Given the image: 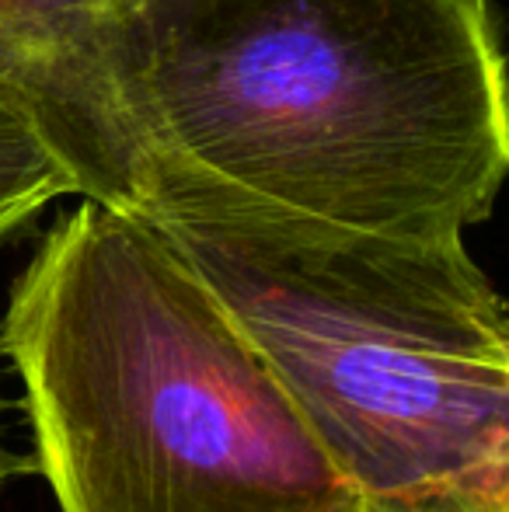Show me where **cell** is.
Returning <instances> with one entry per match:
<instances>
[{"label": "cell", "mask_w": 509, "mask_h": 512, "mask_svg": "<svg viewBox=\"0 0 509 512\" xmlns=\"http://www.w3.org/2000/svg\"><path fill=\"white\" fill-rule=\"evenodd\" d=\"M0 411H4V401H0ZM35 464H28L25 457H18V453H11L4 446V429H0V488L7 485V478H14V474L21 471H32Z\"/></svg>", "instance_id": "6"}, {"label": "cell", "mask_w": 509, "mask_h": 512, "mask_svg": "<svg viewBox=\"0 0 509 512\" xmlns=\"http://www.w3.org/2000/svg\"><path fill=\"white\" fill-rule=\"evenodd\" d=\"M60 512H363L297 401L150 220L81 199L7 297Z\"/></svg>", "instance_id": "2"}, {"label": "cell", "mask_w": 509, "mask_h": 512, "mask_svg": "<svg viewBox=\"0 0 509 512\" xmlns=\"http://www.w3.org/2000/svg\"><path fill=\"white\" fill-rule=\"evenodd\" d=\"M150 223L269 359L363 512H509V307L464 237Z\"/></svg>", "instance_id": "3"}, {"label": "cell", "mask_w": 509, "mask_h": 512, "mask_svg": "<svg viewBox=\"0 0 509 512\" xmlns=\"http://www.w3.org/2000/svg\"><path fill=\"white\" fill-rule=\"evenodd\" d=\"M63 196H81L63 157L18 105L0 98V244Z\"/></svg>", "instance_id": "5"}, {"label": "cell", "mask_w": 509, "mask_h": 512, "mask_svg": "<svg viewBox=\"0 0 509 512\" xmlns=\"http://www.w3.org/2000/svg\"><path fill=\"white\" fill-rule=\"evenodd\" d=\"M133 216L457 241L509 178L489 0H119Z\"/></svg>", "instance_id": "1"}, {"label": "cell", "mask_w": 509, "mask_h": 512, "mask_svg": "<svg viewBox=\"0 0 509 512\" xmlns=\"http://www.w3.org/2000/svg\"><path fill=\"white\" fill-rule=\"evenodd\" d=\"M119 0H0V98L14 102L77 182V199L129 213L133 154L105 67Z\"/></svg>", "instance_id": "4"}, {"label": "cell", "mask_w": 509, "mask_h": 512, "mask_svg": "<svg viewBox=\"0 0 509 512\" xmlns=\"http://www.w3.org/2000/svg\"><path fill=\"white\" fill-rule=\"evenodd\" d=\"M506 338H509V321H506Z\"/></svg>", "instance_id": "7"}]
</instances>
